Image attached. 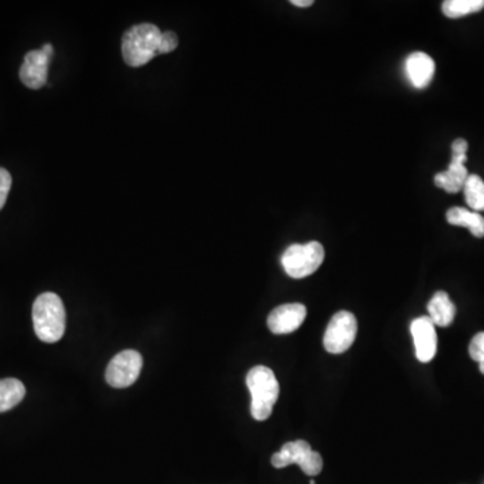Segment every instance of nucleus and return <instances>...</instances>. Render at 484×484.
<instances>
[{
	"mask_svg": "<svg viewBox=\"0 0 484 484\" xmlns=\"http://www.w3.org/2000/svg\"><path fill=\"white\" fill-rule=\"evenodd\" d=\"M162 31L151 23L134 26L124 33L121 50L128 66L141 67L160 54Z\"/></svg>",
	"mask_w": 484,
	"mask_h": 484,
	"instance_id": "nucleus-1",
	"label": "nucleus"
},
{
	"mask_svg": "<svg viewBox=\"0 0 484 484\" xmlns=\"http://www.w3.org/2000/svg\"><path fill=\"white\" fill-rule=\"evenodd\" d=\"M33 323L40 341L45 343L58 342L66 327V312L61 297L53 292L40 295L34 302Z\"/></svg>",
	"mask_w": 484,
	"mask_h": 484,
	"instance_id": "nucleus-2",
	"label": "nucleus"
},
{
	"mask_svg": "<svg viewBox=\"0 0 484 484\" xmlns=\"http://www.w3.org/2000/svg\"><path fill=\"white\" fill-rule=\"evenodd\" d=\"M247 385L252 395L250 413L253 419L257 421L266 420L280 393L278 378L269 367L256 366L248 373Z\"/></svg>",
	"mask_w": 484,
	"mask_h": 484,
	"instance_id": "nucleus-3",
	"label": "nucleus"
},
{
	"mask_svg": "<svg viewBox=\"0 0 484 484\" xmlns=\"http://www.w3.org/2000/svg\"><path fill=\"white\" fill-rule=\"evenodd\" d=\"M325 261V248L318 241L308 244H294L281 257L284 271L292 279H304L315 273Z\"/></svg>",
	"mask_w": 484,
	"mask_h": 484,
	"instance_id": "nucleus-4",
	"label": "nucleus"
},
{
	"mask_svg": "<svg viewBox=\"0 0 484 484\" xmlns=\"http://www.w3.org/2000/svg\"><path fill=\"white\" fill-rule=\"evenodd\" d=\"M272 465L276 468L288 467L297 465L303 472L308 476L319 475L323 470V459L318 452L311 449L310 444L304 440L287 442L280 452L272 457Z\"/></svg>",
	"mask_w": 484,
	"mask_h": 484,
	"instance_id": "nucleus-5",
	"label": "nucleus"
},
{
	"mask_svg": "<svg viewBox=\"0 0 484 484\" xmlns=\"http://www.w3.org/2000/svg\"><path fill=\"white\" fill-rule=\"evenodd\" d=\"M358 331V323L349 311H339L331 318L326 330L323 344L330 354H342L353 346Z\"/></svg>",
	"mask_w": 484,
	"mask_h": 484,
	"instance_id": "nucleus-6",
	"label": "nucleus"
},
{
	"mask_svg": "<svg viewBox=\"0 0 484 484\" xmlns=\"http://www.w3.org/2000/svg\"><path fill=\"white\" fill-rule=\"evenodd\" d=\"M468 143L465 139H457L452 143V160L447 171L434 177V185L449 194L459 193L470 177L465 163L467 162Z\"/></svg>",
	"mask_w": 484,
	"mask_h": 484,
	"instance_id": "nucleus-7",
	"label": "nucleus"
},
{
	"mask_svg": "<svg viewBox=\"0 0 484 484\" xmlns=\"http://www.w3.org/2000/svg\"><path fill=\"white\" fill-rule=\"evenodd\" d=\"M143 367V357L134 350H124L110 362L105 373L108 384L113 388L131 387L134 384Z\"/></svg>",
	"mask_w": 484,
	"mask_h": 484,
	"instance_id": "nucleus-8",
	"label": "nucleus"
},
{
	"mask_svg": "<svg viewBox=\"0 0 484 484\" xmlns=\"http://www.w3.org/2000/svg\"><path fill=\"white\" fill-rule=\"evenodd\" d=\"M50 58L51 57L43 49L28 51L22 66H20V81L34 90L45 87L48 82Z\"/></svg>",
	"mask_w": 484,
	"mask_h": 484,
	"instance_id": "nucleus-9",
	"label": "nucleus"
},
{
	"mask_svg": "<svg viewBox=\"0 0 484 484\" xmlns=\"http://www.w3.org/2000/svg\"><path fill=\"white\" fill-rule=\"evenodd\" d=\"M307 317V308L299 303H291V304L279 305L269 314L268 323L269 330L278 335L283 334H291L296 331L304 322Z\"/></svg>",
	"mask_w": 484,
	"mask_h": 484,
	"instance_id": "nucleus-10",
	"label": "nucleus"
},
{
	"mask_svg": "<svg viewBox=\"0 0 484 484\" xmlns=\"http://www.w3.org/2000/svg\"><path fill=\"white\" fill-rule=\"evenodd\" d=\"M411 331L419 361L423 364L431 362L437 351V334L434 323L429 317H420L411 322Z\"/></svg>",
	"mask_w": 484,
	"mask_h": 484,
	"instance_id": "nucleus-11",
	"label": "nucleus"
},
{
	"mask_svg": "<svg viewBox=\"0 0 484 484\" xmlns=\"http://www.w3.org/2000/svg\"><path fill=\"white\" fill-rule=\"evenodd\" d=\"M436 65L428 54L423 51L411 53L406 58L405 72L411 84L418 89H426L434 80Z\"/></svg>",
	"mask_w": 484,
	"mask_h": 484,
	"instance_id": "nucleus-12",
	"label": "nucleus"
},
{
	"mask_svg": "<svg viewBox=\"0 0 484 484\" xmlns=\"http://www.w3.org/2000/svg\"><path fill=\"white\" fill-rule=\"evenodd\" d=\"M428 311L432 322L440 327L451 326L457 315V307L444 291H439L434 295L431 302L428 303Z\"/></svg>",
	"mask_w": 484,
	"mask_h": 484,
	"instance_id": "nucleus-13",
	"label": "nucleus"
},
{
	"mask_svg": "<svg viewBox=\"0 0 484 484\" xmlns=\"http://www.w3.org/2000/svg\"><path fill=\"white\" fill-rule=\"evenodd\" d=\"M447 221L454 227H467L473 237H484V217L476 211H468L465 207H452L447 211Z\"/></svg>",
	"mask_w": 484,
	"mask_h": 484,
	"instance_id": "nucleus-14",
	"label": "nucleus"
},
{
	"mask_svg": "<svg viewBox=\"0 0 484 484\" xmlns=\"http://www.w3.org/2000/svg\"><path fill=\"white\" fill-rule=\"evenodd\" d=\"M26 388L19 380H0V413L15 408L25 398Z\"/></svg>",
	"mask_w": 484,
	"mask_h": 484,
	"instance_id": "nucleus-15",
	"label": "nucleus"
},
{
	"mask_svg": "<svg viewBox=\"0 0 484 484\" xmlns=\"http://www.w3.org/2000/svg\"><path fill=\"white\" fill-rule=\"evenodd\" d=\"M484 9V0H445L442 12L445 17L457 19Z\"/></svg>",
	"mask_w": 484,
	"mask_h": 484,
	"instance_id": "nucleus-16",
	"label": "nucleus"
},
{
	"mask_svg": "<svg viewBox=\"0 0 484 484\" xmlns=\"http://www.w3.org/2000/svg\"><path fill=\"white\" fill-rule=\"evenodd\" d=\"M465 202L473 211H484V182L479 175H470L465 181Z\"/></svg>",
	"mask_w": 484,
	"mask_h": 484,
	"instance_id": "nucleus-17",
	"label": "nucleus"
},
{
	"mask_svg": "<svg viewBox=\"0 0 484 484\" xmlns=\"http://www.w3.org/2000/svg\"><path fill=\"white\" fill-rule=\"evenodd\" d=\"M470 357L479 362L481 374H484V333L476 334L470 343Z\"/></svg>",
	"mask_w": 484,
	"mask_h": 484,
	"instance_id": "nucleus-18",
	"label": "nucleus"
},
{
	"mask_svg": "<svg viewBox=\"0 0 484 484\" xmlns=\"http://www.w3.org/2000/svg\"><path fill=\"white\" fill-rule=\"evenodd\" d=\"M12 178L6 168L0 167V211L4 209L9 196L10 188H12Z\"/></svg>",
	"mask_w": 484,
	"mask_h": 484,
	"instance_id": "nucleus-19",
	"label": "nucleus"
},
{
	"mask_svg": "<svg viewBox=\"0 0 484 484\" xmlns=\"http://www.w3.org/2000/svg\"><path fill=\"white\" fill-rule=\"evenodd\" d=\"M178 43H180V40H178V35L174 31H165V33L162 34L160 54H167L171 53V51H174L175 49L178 48Z\"/></svg>",
	"mask_w": 484,
	"mask_h": 484,
	"instance_id": "nucleus-20",
	"label": "nucleus"
},
{
	"mask_svg": "<svg viewBox=\"0 0 484 484\" xmlns=\"http://www.w3.org/2000/svg\"><path fill=\"white\" fill-rule=\"evenodd\" d=\"M291 4L296 7H310L314 4V0H292Z\"/></svg>",
	"mask_w": 484,
	"mask_h": 484,
	"instance_id": "nucleus-21",
	"label": "nucleus"
}]
</instances>
